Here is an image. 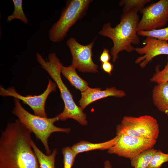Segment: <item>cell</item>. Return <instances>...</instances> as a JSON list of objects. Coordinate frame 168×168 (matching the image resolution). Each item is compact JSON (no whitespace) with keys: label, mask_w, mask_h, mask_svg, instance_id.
I'll use <instances>...</instances> for the list:
<instances>
[{"label":"cell","mask_w":168,"mask_h":168,"mask_svg":"<svg viewBox=\"0 0 168 168\" xmlns=\"http://www.w3.org/2000/svg\"><path fill=\"white\" fill-rule=\"evenodd\" d=\"M30 133L18 119L7 124L0 137V168H40Z\"/></svg>","instance_id":"cell-1"},{"label":"cell","mask_w":168,"mask_h":168,"mask_svg":"<svg viewBox=\"0 0 168 168\" xmlns=\"http://www.w3.org/2000/svg\"><path fill=\"white\" fill-rule=\"evenodd\" d=\"M138 12L132 10L123 13L119 23L112 27L110 23L104 24L99 34L102 36L112 40L113 46L111 49L112 61L115 62L118 58L119 53L123 50L128 53L135 51V48L132 44L140 43L138 35L137 26L139 21Z\"/></svg>","instance_id":"cell-2"},{"label":"cell","mask_w":168,"mask_h":168,"mask_svg":"<svg viewBox=\"0 0 168 168\" xmlns=\"http://www.w3.org/2000/svg\"><path fill=\"white\" fill-rule=\"evenodd\" d=\"M36 57L38 62L54 81L59 90L64 107L63 112L57 115L59 120L64 121L71 118L83 126L86 125L88 122L86 114L80 106L76 105L72 95L62 79V63L56 54L54 53L49 54L48 60H47L39 53L36 54Z\"/></svg>","instance_id":"cell-3"},{"label":"cell","mask_w":168,"mask_h":168,"mask_svg":"<svg viewBox=\"0 0 168 168\" xmlns=\"http://www.w3.org/2000/svg\"><path fill=\"white\" fill-rule=\"evenodd\" d=\"M20 100L14 98L15 106L12 113L18 118L20 122L31 133L35 136L43 144L47 155L51 153L48 140L51 134L54 132L68 133L69 128L57 127L54 123L59 121L58 117L52 118L43 117L33 114L26 110L21 105Z\"/></svg>","instance_id":"cell-4"},{"label":"cell","mask_w":168,"mask_h":168,"mask_svg":"<svg viewBox=\"0 0 168 168\" xmlns=\"http://www.w3.org/2000/svg\"><path fill=\"white\" fill-rule=\"evenodd\" d=\"M91 0H69L62 11L59 19L49 29L48 36L51 41H62L70 29L86 15Z\"/></svg>","instance_id":"cell-5"},{"label":"cell","mask_w":168,"mask_h":168,"mask_svg":"<svg viewBox=\"0 0 168 168\" xmlns=\"http://www.w3.org/2000/svg\"><path fill=\"white\" fill-rule=\"evenodd\" d=\"M116 135L118 136L117 141L108 150V153L130 160L144 151L152 148L156 142V140L154 139L137 138L122 134Z\"/></svg>","instance_id":"cell-6"},{"label":"cell","mask_w":168,"mask_h":168,"mask_svg":"<svg viewBox=\"0 0 168 168\" xmlns=\"http://www.w3.org/2000/svg\"><path fill=\"white\" fill-rule=\"evenodd\" d=\"M138 31L159 29L168 22V0H160L144 8Z\"/></svg>","instance_id":"cell-7"},{"label":"cell","mask_w":168,"mask_h":168,"mask_svg":"<svg viewBox=\"0 0 168 168\" xmlns=\"http://www.w3.org/2000/svg\"><path fill=\"white\" fill-rule=\"evenodd\" d=\"M95 40L89 44H80L74 38L69 39L67 44L72 56V65L80 72H98V65L92 59V48Z\"/></svg>","instance_id":"cell-8"},{"label":"cell","mask_w":168,"mask_h":168,"mask_svg":"<svg viewBox=\"0 0 168 168\" xmlns=\"http://www.w3.org/2000/svg\"><path fill=\"white\" fill-rule=\"evenodd\" d=\"M57 86L54 82L49 79L47 87L41 94L39 95H28L24 96L18 93L13 87L5 89L0 87V95L2 96H11L21 100L23 103L28 105L32 109L35 115L47 117L45 110V104L49 95L56 91Z\"/></svg>","instance_id":"cell-9"},{"label":"cell","mask_w":168,"mask_h":168,"mask_svg":"<svg viewBox=\"0 0 168 168\" xmlns=\"http://www.w3.org/2000/svg\"><path fill=\"white\" fill-rule=\"evenodd\" d=\"M145 46L135 48V51L138 54L143 55L138 57L135 63L139 64L142 68H145L155 57L161 55H168V42L152 37H147L143 40Z\"/></svg>","instance_id":"cell-10"},{"label":"cell","mask_w":168,"mask_h":168,"mask_svg":"<svg viewBox=\"0 0 168 168\" xmlns=\"http://www.w3.org/2000/svg\"><path fill=\"white\" fill-rule=\"evenodd\" d=\"M120 124L132 128L146 138L156 140L158 137L159 125L156 119L152 116H125Z\"/></svg>","instance_id":"cell-11"},{"label":"cell","mask_w":168,"mask_h":168,"mask_svg":"<svg viewBox=\"0 0 168 168\" xmlns=\"http://www.w3.org/2000/svg\"><path fill=\"white\" fill-rule=\"evenodd\" d=\"M81 98L78 101L80 107L83 111L89 105L97 100L109 96L122 97L126 95L124 91L117 90L115 87L107 88L102 90L100 88L88 87L81 92Z\"/></svg>","instance_id":"cell-12"},{"label":"cell","mask_w":168,"mask_h":168,"mask_svg":"<svg viewBox=\"0 0 168 168\" xmlns=\"http://www.w3.org/2000/svg\"><path fill=\"white\" fill-rule=\"evenodd\" d=\"M154 105L160 111L168 113V82L157 84L152 90Z\"/></svg>","instance_id":"cell-13"},{"label":"cell","mask_w":168,"mask_h":168,"mask_svg":"<svg viewBox=\"0 0 168 168\" xmlns=\"http://www.w3.org/2000/svg\"><path fill=\"white\" fill-rule=\"evenodd\" d=\"M118 138V135L108 141L98 143H93L82 140L74 144L72 148L76 155L80 153L91 151L108 150L114 145Z\"/></svg>","instance_id":"cell-14"},{"label":"cell","mask_w":168,"mask_h":168,"mask_svg":"<svg viewBox=\"0 0 168 168\" xmlns=\"http://www.w3.org/2000/svg\"><path fill=\"white\" fill-rule=\"evenodd\" d=\"M76 69L72 64L69 66L65 67L62 64L61 73L72 86L82 92L89 87L88 83L77 74Z\"/></svg>","instance_id":"cell-15"},{"label":"cell","mask_w":168,"mask_h":168,"mask_svg":"<svg viewBox=\"0 0 168 168\" xmlns=\"http://www.w3.org/2000/svg\"><path fill=\"white\" fill-rule=\"evenodd\" d=\"M31 145L38 159L40 168H55V158L57 153L56 148L50 155L44 153L31 140Z\"/></svg>","instance_id":"cell-16"},{"label":"cell","mask_w":168,"mask_h":168,"mask_svg":"<svg viewBox=\"0 0 168 168\" xmlns=\"http://www.w3.org/2000/svg\"><path fill=\"white\" fill-rule=\"evenodd\" d=\"M154 148L146 150L131 160V165L134 168H147L155 152Z\"/></svg>","instance_id":"cell-17"},{"label":"cell","mask_w":168,"mask_h":168,"mask_svg":"<svg viewBox=\"0 0 168 168\" xmlns=\"http://www.w3.org/2000/svg\"><path fill=\"white\" fill-rule=\"evenodd\" d=\"M151 1V0H121L119 1V5L123 7V13L136 10L142 14L145 5Z\"/></svg>","instance_id":"cell-18"},{"label":"cell","mask_w":168,"mask_h":168,"mask_svg":"<svg viewBox=\"0 0 168 168\" xmlns=\"http://www.w3.org/2000/svg\"><path fill=\"white\" fill-rule=\"evenodd\" d=\"M14 10L13 13L8 16L7 21L9 22L13 20L16 19L21 20L27 24L29 20L25 15L22 8V0H13Z\"/></svg>","instance_id":"cell-19"},{"label":"cell","mask_w":168,"mask_h":168,"mask_svg":"<svg viewBox=\"0 0 168 168\" xmlns=\"http://www.w3.org/2000/svg\"><path fill=\"white\" fill-rule=\"evenodd\" d=\"M137 34L139 36L151 37L162 40L168 41V26L164 28L150 31H139Z\"/></svg>","instance_id":"cell-20"},{"label":"cell","mask_w":168,"mask_h":168,"mask_svg":"<svg viewBox=\"0 0 168 168\" xmlns=\"http://www.w3.org/2000/svg\"><path fill=\"white\" fill-rule=\"evenodd\" d=\"M168 161V154H166L160 150L155 152L147 168H161L162 164Z\"/></svg>","instance_id":"cell-21"},{"label":"cell","mask_w":168,"mask_h":168,"mask_svg":"<svg viewBox=\"0 0 168 168\" xmlns=\"http://www.w3.org/2000/svg\"><path fill=\"white\" fill-rule=\"evenodd\" d=\"M63 156V168H72L77 155L71 147H66L62 149Z\"/></svg>","instance_id":"cell-22"},{"label":"cell","mask_w":168,"mask_h":168,"mask_svg":"<svg viewBox=\"0 0 168 168\" xmlns=\"http://www.w3.org/2000/svg\"><path fill=\"white\" fill-rule=\"evenodd\" d=\"M167 59L166 64L161 70H159V66L156 67V72L150 79L152 82L159 84L168 82V55Z\"/></svg>","instance_id":"cell-23"},{"label":"cell","mask_w":168,"mask_h":168,"mask_svg":"<svg viewBox=\"0 0 168 168\" xmlns=\"http://www.w3.org/2000/svg\"><path fill=\"white\" fill-rule=\"evenodd\" d=\"M111 58L109 50L106 48H104L100 57V61L101 63L109 62Z\"/></svg>","instance_id":"cell-24"},{"label":"cell","mask_w":168,"mask_h":168,"mask_svg":"<svg viewBox=\"0 0 168 168\" xmlns=\"http://www.w3.org/2000/svg\"><path fill=\"white\" fill-rule=\"evenodd\" d=\"M113 65L110 62L101 63L100 68L104 71L111 75L114 68Z\"/></svg>","instance_id":"cell-25"},{"label":"cell","mask_w":168,"mask_h":168,"mask_svg":"<svg viewBox=\"0 0 168 168\" xmlns=\"http://www.w3.org/2000/svg\"><path fill=\"white\" fill-rule=\"evenodd\" d=\"M104 168H112V166L110 161L106 160L104 162Z\"/></svg>","instance_id":"cell-26"},{"label":"cell","mask_w":168,"mask_h":168,"mask_svg":"<svg viewBox=\"0 0 168 168\" xmlns=\"http://www.w3.org/2000/svg\"><path fill=\"white\" fill-rule=\"evenodd\" d=\"M166 114L167 115V116L168 117V113Z\"/></svg>","instance_id":"cell-27"}]
</instances>
